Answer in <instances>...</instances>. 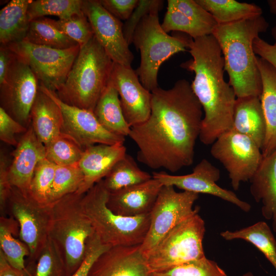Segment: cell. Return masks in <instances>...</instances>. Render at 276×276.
<instances>
[{
  "instance_id": "cell-5",
  "label": "cell",
  "mask_w": 276,
  "mask_h": 276,
  "mask_svg": "<svg viewBox=\"0 0 276 276\" xmlns=\"http://www.w3.org/2000/svg\"><path fill=\"white\" fill-rule=\"evenodd\" d=\"M84 194H68L52 205L50 237L61 252L67 276H72L82 264L88 240L95 234L82 203Z\"/></svg>"
},
{
  "instance_id": "cell-34",
  "label": "cell",
  "mask_w": 276,
  "mask_h": 276,
  "mask_svg": "<svg viewBox=\"0 0 276 276\" xmlns=\"http://www.w3.org/2000/svg\"><path fill=\"white\" fill-rule=\"evenodd\" d=\"M83 1L36 0L30 3L27 15L29 21L47 15L57 16L59 19L68 18L81 13Z\"/></svg>"
},
{
  "instance_id": "cell-15",
  "label": "cell",
  "mask_w": 276,
  "mask_h": 276,
  "mask_svg": "<svg viewBox=\"0 0 276 276\" xmlns=\"http://www.w3.org/2000/svg\"><path fill=\"white\" fill-rule=\"evenodd\" d=\"M82 9L94 36L113 62L131 67L134 56L124 37L121 20L105 9L99 0L83 1Z\"/></svg>"
},
{
  "instance_id": "cell-50",
  "label": "cell",
  "mask_w": 276,
  "mask_h": 276,
  "mask_svg": "<svg viewBox=\"0 0 276 276\" xmlns=\"http://www.w3.org/2000/svg\"><path fill=\"white\" fill-rule=\"evenodd\" d=\"M242 276H254V275L251 272H247L245 274H244Z\"/></svg>"
},
{
  "instance_id": "cell-33",
  "label": "cell",
  "mask_w": 276,
  "mask_h": 276,
  "mask_svg": "<svg viewBox=\"0 0 276 276\" xmlns=\"http://www.w3.org/2000/svg\"><path fill=\"white\" fill-rule=\"evenodd\" d=\"M24 40L31 43L57 49H70L79 44L57 29L50 18H38L30 22Z\"/></svg>"
},
{
  "instance_id": "cell-28",
  "label": "cell",
  "mask_w": 276,
  "mask_h": 276,
  "mask_svg": "<svg viewBox=\"0 0 276 276\" xmlns=\"http://www.w3.org/2000/svg\"><path fill=\"white\" fill-rule=\"evenodd\" d=\"M31 0H12L0 11V42L8 45L24 40L30 21L27 11Z\"/></svg>"
},
{
  "instance_id": "cell-8",
  "label": "cell",
  "mask_w": 276,
  "mask_h": 276,
  "mask_svg": "<svg viewBox=\"0 0 276 276\" xmlns=\"http://www.w3.org/2000/svg\"><path fill=\"white\" fill-rule=\"evenodd\" d=\"M205 232L204 221L198 212L180 222L145 256L151 272L166 271L205 257L202 244Z\"/></svg>"
},
{
  "instance_id": "cell-22",
  "label": "cell",
  "mask_w": 276,
  "mask_h": 276,
  "mask_svg": "<svg viewBox=\"0 0 276 276\" xmlns=\"http://www.w3.org/2000/svg\"><path fill=\"white\" fill-rule=\"evenodd\" d=\"M126 154V148L123 143L96 144L85 149L78 163L84 180L76 193L85 194L94 185L103 179L117 162Z\"/></svg>"
},
{
  "instance_id": "cell-10",
  "label": "cell",
  "mask_w": 276,
  "mask_h": 276,
  "mask_svg": "<svg viewBox=\"0 0 276 276\" xmlns=\"http://www.w3.org/2000/svg\"><path fill=\"white\" fill-rule=\"evenodd\" d=\"M6 45L29 66L39 84L54 92L64 83L80 49H54L24 40Z\"/></svg>"
},
{
  "instance_id": "cell-18",
  "label": "cell",
  "mask_w": 276,
  "mask_h": 276,
  "mask_svg": "<svg viewBox=\"0 0 276 276\" xmlns=\"http://www.w3.org/2000/svg\"><path fill=\"white\" fill-rule=\"evenodd\" d=\"M161 24L166 32L178 31L193 39L212 35L218 25L212 15L195 0H168Z\"/></svg>"
},
{
  "instance_id": "cell-45",
  "label": "cell",
  "mask_w": 276,
  "mask_h": 276,
  "mask_svg": "<svg viewBox=\"0 0 276 276\" xmlns=\"http://www.w3.org/2000/svg\"><path fill=\"white\" fill-rule=\"evenodd\" d=\"M10 163L7 154L1 150L0 154V206L2 213L6 209L7 202L12 187L10 183L9 178Z\"/></svg>"
},
{
  "instance_id": "cell-40",
  "label": "cell",
  "mask_w": 276,
  "mask_h": 276,
  "mask_svg": "<svg viewBox=\"0 0 276 276\" xmlns=\"http://www.w3.org/2000/svg\"><path fill=\"white\" fill-rule=\"evenodd\" d=\"M149 276H228L217 263L205 257Z\"/></svg>"
},
{
  "instance_id": "cell-35",
  "label": "cell",
  "mask_w": 276,
  "mask_h": 276,
  "mask_svg": "<svg viewBox=\"0 0 276 276\" xmlns=\"http://www.w3.org/2000/svg\"><path fill=\"white\" fill-rule=\"evenodd\" d=\"M83 180V174L78 164L69 166L56 165L50 195V205L65 196L77 192Z\"/></svg>"
},
{
  "instance_id": "cell-27",
  "label": "cell",
  "mask_w": 276,
  "mask_h": 276,
  "mask_svg": "<svg viewBox=\"0 0 276 276\" xmlns=\"http://www.w3.org/2000/svg\"><path fill=\"white\" fill-rule=\"evenodd\" d=\"M94 113L107 131L125 137L129 135L131 127L124 117L118 93L109 81L99 99Z\"/></svg>"
},
{
  "instance_id": "cell-23",
  "label": "cell",
  "mask_w": 276,
  "mask_h": 276,
  "mask_svg": "<svg viewBox=\"0 0 276 276\" xmlns=\"http://www.w3.org/2000/svg\"><path fill=\"white\" fill-rule=\"evenodd\" d=\"M249 181L252 197L257 202L262 203V215L264 218L272 220L276 233V149L263 157Z\"/></svg>"
},
{
  "instance_id": "cell-48",
  "label": "cell",
  "mask_w": 276,
  "mask_h": 276,
  "mask_svg": "<svg viewBox=\"0 0 276 276\" xmlns=\"http://www.w3.org/2000/svg\"><path fill=\"white\" fill-rule=\"evenodd\" d=\"M0 276H30L26 272L12 267L0 250Z\"/></svg>"
},
{
  "instance_id": "cell-3",
  "label": "cell",
  "mask_w": 276,
  "mask_h": 276,
  "mask_svg": "<svg viewBox=\"0 0 276 276\" xmlns=\"http://www.w3.org/2000/svg\"><path fill=\"white\" fill-rule=\"evenodd\" d=\"M269 24L262 15L218 25L213 35L224 59V70L237 98L260 97L262 80L253 49V42Z\"/></svg>"
},
{
  "instance_id": "cell-9",
  "label": "cell",
  "mask_w": 276,
  "mask_h": 276,
  "mask_svg": "<svg viewBox=\"0 0 276 276\" xmlns=\"http://www.w3.org/2000/svg\"><path fill=\"white\" fill-rule=\"evenodd\" d=\"M6 208L17 221L19 238L29 248L30 255L26 264L29 271L49 238L52 206L41 204L29 193L12 187Z\"/></svg>"
},
{
  "instance_id": "cell-20",
  "label": "cell",
  "mask_w": 276,
  "mask_h": 276,
  "mask_svg": "<svg viewBox=\"0 0 276 276\" xmlns=\"http://www.w3.org/2000/svg\"><path fill=\"white\" fill-rule=\"evenodd\" d=\"M9 170L11 186L29 193L31 182L38 163L45 158V148L38 139L30 124L12 153Z\"/></svg>"
},
{
  "instance_id": "cell-25",
  "label": "cell",
  "mask_w": 276,
  "mask_h": 276,
  "mask_svg": "<svg viewBox=\"0 0 276 276\" xmlns=\"http://www.w3.org/2000/svg\"><path fill=\"white\" fill-rule=\"evenodd\" d=\"M30 121L36 136L44 146L62 133L61 110L39 87L31 110Z\"/></svg>"
},
{
  "instance_id": "cell-49",
  "label": "cell",
  "mask_w": 276,
  "mask_h": 276,
  "mask_svg": "<svg viewBox=\"0 0 276 276\" xmlns=\"http://www.w3.org/2000/svg\"><path fill=\"white\" fill-rule=\"evenodd\" d=\"M267 3L270 12L276 15V0H269Z\"/></svg>"
},
{
  "instance_id": "cell-1",
  "label": "cell",
  "mask_w": 276,
  "mask_h": 276,
  "mask_svg": "<svg viewBox=\"0 0 276 276\" xmlns=\"http://www.w3.org/2000/svg\"><path fill=\"white\" fill-rule=\"evenodd\" d=\"M151 94L150 116L131 127L128 136L138 147L139 162L153 169L174 173L193 163L202 107L184 79L170 89L158 87Z\"/></svg>"
},
{
  "instance_id": "cell-16",
  "label": "cell",
  "mask_w": 276,
  "mask_h": 276,
  "mask_svg": "<svg viewBox=\"0 0 276 276\" xmlns=\"http://www.w3.org/2000/svg\"><path fill=\"white\" fill-rule=\"evenodd\" d=\"M152 177L164 186H172L185 191L207 194L232 203L245 212L250 210L247 202L239 198L236 194L222 188L217 184L220 178L219 169L206 159H202L188 174L174 175L165 172H153Z\"/></svg>"
},
{
  "instance_id": "cell-13",
  "label": "cell",
  "mask_w": 276,
  "mask_h": 276,
  "mask_svg": "<svg viewBox=\"0 0 276 276\" xmlns=\"http://www.w3.org/2000/svg\"><path fill=\"white\" fill-rule=\"evenodd\" d=\"M14 55L7 77L0 84L1 107L16 121L28 128L31 124L30 112L39 89V82L29 66Z\"/></svg>"
},
{
  "instance_id": "cell-30",
  "label": "cell",
  "mask_w": 276,
  "mask_h": 276,
  "mask_svg": "<svg viewBox=\"0 0 276 276\" xmlns=\"http://www.w3.org/2000/svg\"><path fill=\"white\" fill-rule=\"evenodd\" d=\"M210 13L218 25L227 24L262 15V10L255 4L235 0H195Z\"/></svg>"
},
{
  "instance_id": "cell-41",
  "label": "cell",
  "mask_w": 276,
  "mask_h": 276,
  "mask_svg": "<svg viewBox=\"0 0 276 276\" xmlns=\"http://www.w3.org/2000/svg\"><path fill=\"white\" fill-rule=\"evenodd\" d=\"M163 4L164 1L161 0H139L132 13L123 24L124 35L129 45L132 43L135 30L143 18L154 9H162Z\"/></svg>"
},
{
  "instance_id": "cell-46",
  "label": "cell",
  "mask_w": 276,
  "mask_h": 276,
  "mask_svg": "<svg viewBox=\"0 0 276 276\" xmlns=\"http://www.w3.org/2000/svg\"><path fill=\"white\" fill-rule=\"evenodd\" d=\"M274 39L273 44H270L259 36L253 42V49L256 55L269 62L276 69V26L271 30Z\"/></svg>"
},
{
  "instance_id": "cell-36",
  "label": "cell",
  "mask_w": 276,
  "mask_h": 276,
  "mask_svg": "<svg viewBox=\"0 0 276 276\" xmlns=\"http://www.w3.org/2000/svg\"><path fill=\"white\" fill-rule=\"evenodd\" d=\"M29 273L30 276H67L62 255L50 237Z\"/></svg>"
},
{
  "instance_id": "cell-19",
  "label": "cell",
  "mask_w": 276,
  "mask_h": 276,
  "mask_svg": "<svg viewBox=\"0 0 276 276\" xmlns=\"http://www.w3.org/2000/svg\"><path fill=\"white\" fill-rule=\"evenodd\" d=\"M151 273L141 245L115 246L97 259L88 276H149Z\"/></svg>"
},
{
  "instance_id": "cell-38",
  "label": "cell",
  "mask_w": 276,
  "mask_h": 276,
  "mask_svg": "<svg viewBox=\"0 0 276 276\" xmlns=\"http://www.w3.org/2000/svg\"><path fill=\"white\" fill-rule=\"evenodd\" d=\"M56 165L46 158L37 165L31 182L29 193L37 202L50 205V199Z\"/></svg>"
},
{
  "instance_id": "cell-32",
  "label": "cell",
  "mask_w": 276,
  "mask_h": 276,
  "mask_svg": "<svg viewBox=\"0 0 276 276\" xmlns=\"http://www.w3.org/2000/svg\"><path fill=\"white\" fill-rule=\"evenodd\" d=\"M152 178L149 173L141 170L134 159L126 154L113 166L103 179L109 193L143 183Z\"/></svg>"
},
{
  "instance_id": "cell-42",
  "label": "cell",
  "mask_w": 276,
  "mask_h": 276,
  "mask_svg": "<svg viewBox=\"0 0 276 276\" xmlns=\"http://www.w3.org/2000/svg\"><path fill=\"white\" fill-rule=\"evenodd\" d=\"M110 247L104 244L95 233L87 241L85 255L82 264L72 276H88L95 261Z\"/></svg>"
},
{
  "instance_id": "cell-26",
  "label": "cell",
  "mask_w": 276,
  "mask_h": 276,
  "mask_svg": "<svg viewBox=\"0 0 276 276\" xmlns=\"http://www.w3.org/2000/svg\"><path fill=\"white\" fill-rule=\"evenodd\" d=\"M232 129L251 139L261 150L266 135V123L259 97L237 98Z\"/></svg>"
},
{
  "instance_id": "cell-43",
  "label": "cell",
  "mask_w": 276,
  "mask_h": 276,
  "mask_svg": "<svg viewBox=\"0 0 276 276\" xmlns=\"http://www.w3.org/2000/svg\"><path fill=\"white\" fill-rule=\"evenodd\" d=\"M27 129L28 128L16 121L0 107V139L2 141L16 147L18 142L15 135L25 133Z\"/></svg>"
},
{
  "instance_id": "cell-29",
  "label": "cell",
  "mask_w": 276,
  "mask_h": 276,
  "mask_svg": "<svg viewBox=\"0 0 276 276\" xmlns=\"http://www.w3.org/2000/svg\"><path fill=\"white\" fill-rule=\"evenodd\" d=\"M19 224L13 217L1 216L0 250L10 265L29 273L25 259L26 256H29V248L23 242L13 236L19 235Z\"/></svg>"
},
{
  "instance_id": "cell-24",
  "label": "cell",
  "mask_w": 276,
  "mask_h": 276,
  "mask_svg": "<svg viewBox=\"0 0 276 276\" xmlns=\"http://www.w3.org/2000/svg\"><path fill=\"white\" fill-rule=\"evenodd\" d=\"M262 89L260 99L266 123V135L261 152L263 157L276 149V69L257 56Z\"/></svg>"
},
{
  "instance_id": "cell-14",
  "label": "cell",
  "mask_w": 276,
  "mask_h": 276,
  "mask_svg": "<svg viewBox=\"0 0 276 276\" xmlns=\"http://www.w3.org/2000/svg\"><path fill=\"white\" fill-rule=\"evenodd\" d=\"M39 87L60 107L63 116L62 133L72 138L83 150L96 144L124 143L125 137L107 131L99 123L94 111L69 105L60 100L55 92L40 84Z\"/></svg>"
},
{
  "instance_id": "cell-37",
  "label": "cell",
  "mask_w": 276,
  "mask_h": 276,
  "mask_svg": "<svg viewBox=\"0 0 276 276\" xmlns=\"http://www.w3.org/2000/svg\"><path fill=\"white\" fill-rule=\"evenodd\" d=\"M45 158L58 166L78 164L83 150L72 138L61 133L45 145Z\"/></svg>"
},
{
  "instance_id": "cell-4",
  "label": "cell",
  "mask_w": 276,
  "mask_h": 276,
  "mask_svg": "<svg viewBox=\"0 0 276 276\" xmlns=\"http://www.w3.org/2000/svg\"><path fill=\"white\" fill-rule=\"evenodd\" d=\"M114 62L94 36L80 47L66 79L55 92L64 103L94 111L107 86Z\"/></svg>"
},
{
  "instance_id": "cell-47",
  "label": "cell",
  "mask_w": 276,
  "mask_h": 276,
  "mask_svg": "<svg viewBox=\"0 0 276 276\" xmlns=\"http://www.w3.org/2000/svg\"><path fill=\"white\" fill-rule=\"evenodd\" d=\"M14 54L4 44L0 45V84L5 81L14 58Z\"/></svg>"
},
{
  "instance_id": "cell-21",
  "label": "cell",
  "mask_w": 276,
  "mask_h": 276,
  "mask_svg": "<svg viewBox=\"0 0 276 276\" xmlns=\"http://www.w3.org/2000/svg\"><path fill=\"white\" fill-rule=\"evenodd\" d=\"M163 186L152 177L143 183L109 193L107 206L114 213L125 217L149 214Z\"/></svg>"
},
{
  "instance_id": "cell-2",
  "label": "cell",
  "mask_w": 276,
  "mask_h": 276,
  "mask_svg": "<svg viewBox=\"0 0 276 276\" xmlns=\"http://www.w3.org/2000/svg\"><path fill=\"white\" fill-rule=\"evenodd\" d=\"M188 51L192 58L180 66L194 73L191 85L204 112L199 139L204 145H212L232 129L237 97L225 80L222 53L213 35L191 38Z\"/></svg>"
},
{
  "instance_id": "cell-31",
  "label": "cell",
  "mask_w": 276,
  "mask_h": 276,
  "mask_svg": "<svg viewBox=\"0 0 276 276\" xmlns=\"http://www.w3.org/2000/svg\"><path fill=\"white\" fill-rule=\"evenodd\" d=\"M224 239H242L248 242L261 251L276 270V240L267 224L259 221L235 231H225L220 234Z\"/></svg>"
},
{
  "instance_id": "cell-6",
  "label": "cell",
  "mask_w": 276,
  "mask_h": 276,
  "mask_svg": "<svg viewBox=\"0 0 276 276\" xmlns=\"http://www.w3.org/2000/svg\"><path fill=\"white\" fill-rule=\"evenodd\" d=\"M109 194L102 179L83 196L82 205L95 233L110 247L141 245L149 229L150 213L135 217L118 215L107 206Z\"/></svg>"
},
{
  "instance_id": "cell-17",
  "label": "cell",
  "mask_w": 276,
  "mask_h": 276,
  "mask_svg": "<svg viewBox=\"0 0 276 276\" xmlns=\"http://www.w3.org/2000/svg\"><path fill=\"white\" fill-rule=\"evenodd\" d=\"M109 82L117 90L125 120L130 127L146 121L151 109V92L141 83L135 71L114 63Z\"/></svg>"
},
{
  "instance_id": "cell-7",
  "label": "cell",
  "mask_w": 276,
  "mask_h": 276,
  "mask_svg": "<svg viewBox=\"0 0 276 276\" xmlns=\"http://www.w3.org/2000/svg\"><path fill=\"white\" fill-rule=\"evenodd\" d=\"M155 9L145 15L137 26L132 43L140 51L141 62L135 70L142 85L152 91L158 87L157 76L160 65L173 55L188 51L191 38L170 36L162 28Z\"/></svg>"
},
{
  "instance_id": "cell-44",
  "label": "cell",
  "mask_w": 276,
  "mask_h": 276,
  "mask_svg": "<svg viewBox=\"0 0 276 276\" xmlns=\"http://www.w3.org/2000/svg\"><path fill=\"white\" fill-rule=\"evenodd\" d=\"M110 14L119 20H127L134 9L139 0H99Z\"/></svg>"
},
{
  "instance_id": "cell-12",
  "label": "cell",
  "mask_w": 276,
  "mask_h": 276,
  "mask_svg": "<svg viewBox=\"0 0 276 276\" xmlns=\"http://www.w3.org/2000/svg\"><path fill=\"white\" fill-rule=\"evenodd\" d=\"M210 152L227 171L235 190L241 182L250 180L263 157L261 149L251 139L232 129L218 137Z\"/></svg>"
},
{
  "instance_id": "cell-39",
  "label": "cell",
  "mask_w": 276,
  "mask_h": 276,
  "mask_svg": "<svg viewBox=\"0 0 276 276\" xmlns=\"http://www.w3.org/2000/svg\"><path fill=\"white\" fill-rule=\"evenodd\" d=\"M50 21L57 29L76 42L80 47L85 44L94 36L91 26L83 12L66 19L50 18Z\"/></svg>"
},
{
  "instance_id": "cell-11",
  "label": "cell",
  "mask_w": 276,
  "mask_h": 276,
  "mask_svg": "<svg viewBox=\"0 0 276 276\" xmlns=\"http://www.w3.org/2000/svg\"><path fill=\"white\" fill-rule=\"evenodd\" d=\"M199 194L185 191L177 192L172 186H163L150 213L149 229L142 244V251L146 256L175 226L198 212L193 209Z\"/></svg>"
},
{
  "instance_id": "cell-51",
  "label": "cell",
  "mask_w": 276,
  "mask_h": 276,
  "mask_svg": "<svg viewBox=\"0 0 276 276\" xmlns=\"http://www.w3.org/2000/svg\"><path fill=\"white\" fill-rule=\"evenodd\" d=\"M275 26H276V21H275Z\"/></svg>"
}]
</instances>
